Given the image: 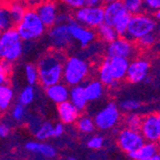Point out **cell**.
Returning a JSON list of instances; mask_svg holds the SVG:
<instances>
[{
    "mask_svg": "<svg viewBox=\"0 0 160 160\" xmlns=\"http://www.w3.org/2000/svg\"><path fill=\"white\" fill-rule=\"evenodd\" d=\"M67 59L64 51L51 49L43 54L38 62L39 83L46 88L62 82L63 66Z\"/></svg>",
    "mask_w": 160,
    "mask_h": 160,
    "instance_id": "obj_1",
    "label": "cell"
},
{
    "mask_svg": "<svg viewBox=\"0 0 160 160\" xmlns=\"http://www.w3.org/2000/svg\"><path fill=\"white\" fill-rule=\"evenodd\" d=\"M90 64L79 56H70L63 66V82L68 86L82 84L89 76Z\"/></svg>",
    "mask_w": 160,
    "mask_h": 160,
    "instance_id": "obj_2",
    "label": "cell"
},
{
    "mask_svg": "<svg viewBox=\"0 0 160 160\" xmlns=\"http://www.w3.org/2000/svg\"><path fill=\"white\" fill-rule=\"evenodd\" d=\"M22 39L16 28L0 33V60L13 62L23 53Z\"/></svg>",
    "mask_w": 160,
    "mask_h": 160,
    "instance_id": "obj_3",
    "label": "cell"
},
{
    "mask_svg": "<svg viewBox=\"0 0 160 160\" xmlns=\"http://www.w3.org/2000/svg\"><path fill=\"white\" fill-rule=\"evenodd\" d=\"M16 29L23 41H32L44 35L47 27L43 24L36 10H28Z\"/></svg>",
    "mask_w": 160,
    "mask_h": 160,
    "instance_id": "obj_4",
    "label": "cell"
},
{
    "mask_svg": "<svg viewBox=\"0 0 160 160\" xmlns=\"http://www.w3.org/2000/svg\"><path fill=\"white\" fill-rule=\"evenodd\" d=\"M156 29V20L149 12H140L130 17L126 38L136 42L142 37L153 33Z\"/></svg>",
    "mask_w": 160,
    "mask_h": 160,
    "instance_id": "obj_5",
    "label": "cell"
},
{
    "mask_svg": "<svg viewBox=\"0 0 160 160\" xmlns=\"http://www.w3.org/2000/svg\"><path fill=\"white\" fill-rule=\"evenodd\" d=\"M73 18L80 24L97 30V29L105 23V10L104 6H83L73 12Z\"/></svg>",
    "mask_w": 160,
    "mask_h": 160,
    "instance_id": "obj_6",
    "label": "cell"
},
{
    "mask_svg": "<svg viewBox=\"0 0 160 160\" xmlns=\"http://www.w3.org/2000/svg\"><path fill=\"white\" fill-rule=\"evenodd\" d=\"M96 128L100 130H108L113 128L121 119L120 108L113 102L108 103L104 108L96 113L94 116Z\"/></svg>",
    "mask_w": 160,
    "mask_h": 160,
    "instance_id": "obj_7",
    "label": "cell"
},
{
    "mask_svg": "<svg viewBox=\"0 0 160 160\" xmlns=\"http://www.w3.org/2000/svg\"><path fill=\"white\" fill-rule=\"evenodd\" d=\"M136 43L129 40L126 37H118L114 41L108 44L106 49V55L108 58H126L132 59L137 54Z\"/></svg>",
    "mask_w": 160,
    "mask_h": 160,
    "instance_id": "obj_8",
    "label": "cell"
},
{
    "mask_svg": "<svg viewBox=\"0 0 160 160\" xmlns=\"http://www.w3.org/2000/svg\"><path fill=\"white\" fill-rule=\"evenodd\" d=\"M48 39L52 49L65 51L73 43L74 39L72 38L68 24L58 23L48 32Z\"/></svg>",
    "mask_w": 160,
    "mask_h": 160,
    "instance_id": "obj_9",
    "label": "cell"
},
{
    "mask_svg": "<svg viewBox=\"0 0 160 160\" xmlns=\"http://www.w3.org/2000/svg\"><path fill=\"white\" fill-rule=\"evenodd\" d=\"M151 70V61L145 57H135L130 61L128 73L127 82L132 84L142 82L149 76Z\"/></svg>",
    "mask_w": 160,
    "mask_h": 160,
    "instance_id": "obj_10",
    "label": "cell"
},
{
    "mask_svg": "<svg viewBox=\"0 0 160 160\" xmlns=\"http://www.w3.org/2000/svg\"><path fill=\"white\" fill-rule=\"evenodd\" d=\"M117 143L123 152L129 153L143 146L146 143V140L140 130L125 128L120 130L117 135Z\"/></svg>",
    "mask_w": 160,
    "mask_h": 160,
    "instance_id": "obj_11",
    "label": "cell"
},
{
    "mask_svg": "<svg viewBox=\"0 0 160 160\" xmlns=\"http://www.w3.org/2000/svg\"><path fill=\"white\" fill-rule=\"evenodd\" d=\"M67 24L74 41H77L82 48L89 46L97 38V33L93 29L87 28L78 23L74 18Z\"/></svg>",
    "mask_w": 160,
    "mask_h": 160,
    "instance_id": "obj_12",
    "label": "cell"
},
{
    "mask_svg": "<svg viewBox=\"0 0 160 160\" xmlns=\"http://www.w3.org/2000/svg\"><path fill=\"white\" fill-rule=\"evenodd\" d=\"M140 132L146 141L158 143L160 141V121L158 114H149L143 117Z\"/></svg>",
    "mask_w": 160,
    "mask_h": 160,
    "instance_id": "obj_13",
    "label": "cell"
},
{
    "mask_svg": "<svg viewBox=\"0 0 160 160\" xmlns=\"http://www.w3.org/2000/svg\"><path fill=\"white\" fill-rule=\"evenodd\" d=\"M36 11L43 24L47 28H52L57 24L60 13L57 3L53 0H46V1L40 3L36 8Z\"/></svg>",
    "mask_w": 160,
    "mask_h": 160,
    "instance_id": "obj_14",
    "label": "cell"
},
{
    "mask_svg": "<svg viewBox=\"0 0 160 160\" xmlns=\"http://www.w3.org/2000/svg\"><path fill=\"white\" fill-rule=\"evenodd\" d=\"M57 112L61 122L64 125H71L76 123L81 115V111L70 101H66L58 105Z\"/></svg>",
    "mask_w": 160,
    "mask_h": 160,
    "instance_id": "obj_15",
    "label": "cell"
},
{
    "mask_svg": "<svg viewBox=\"0 0 160 160\" xmlns=\"http://www.w3.org/2000/svg\"><path fill=\"white\" fill-rule=\"evenodd\" d=\"M45 93L53 103L59 105L63 103V102L69 101L70 88L65 82H61L59 83L46 87Z\"/></svg>",
    "mask_w": 160,
    "mask_h": 160,
    "instance_id": "obj_16",
    "label": "cell"
},
{
    "mask_svg": "<svg viewBox=\"0 0 160 160\" xmlns=\"http://www.w3.org/2000/svg\"><path fill=\"white\" fill-rule=\"evenodd\" d=\"M104 10H105V23L112 26L121 17L128 13V11L125 8L122 0L105 4Z\"/></svg>",
    "mask_w": 160,
    "mask_h": 160,
    "instance_id": "obj_17",
    "label": "cell"
},
{
    "mask_svg": "<svg viewBox=\"0 0 160 160\" xmlns=\"http://www.w3.org/2000/svg\"><path fill=\"white\" fill-rule=\"evenodd\" d=\"M111 74L116 82L126 80L130 61L126 58H108Z\"/></svg>",
    "mask_w": 160,
    "mask_h": 160,
    "instance_id": "obj_18",
    "label": "cell"
},
{
    "mask_svg": "<svg viewBox=\"0 0 160 160\" xmlns=\"http://www.w3.org/2000/svg\"><path fill=\"white\" fill-rule=\"evenodd\" d=\"M24 147L28 152L38 153L47 158H53L57 154V151L52 145L41 141H29L25 144Z\"/></svg>",
    "mask_w": 160,
    "mask_h": 160,
    "instance_id": "obj_19",
    "label": "cell"
},
{
    "mask_svg": "<svg viewBox=\"0 0 160 160\" xmlns=\"http://www.w3.org/2000/svg\"><path fill=\"white\" fill-rule=\"evenodd\" d=\"M69 101L80 111H83L89 103L88 99H87L86 94H85L84 85L79 84L75 86H71Z\"/></svg>",
    "mask_w": 160,
    "mask_h": 160,
    "instance_id": "obj_20",
    "label": "cell"
},
{
    "mask_svg": "<svg viewBox=\"0 0 160 160\" xmlns=\"http://www.w3.org/2000/svg\"><path fill=\"white\" fill-rule=\"evenodd\" d=\"M98 80L107 87H115L119 83V82H116L111 74L110 67H109V60L107 57L104 61L101 62L98 68Z\"/></svg>",
    "mask_w": 160,
    "mask_h": 160,
    "instance_id": "obj_21",
    "label": "cell"
},
{
    "mask_svg": "<svg viewBox=\"0 0 160 160\" xmlns=\"http://www.w3.org/2000/svg\"><path fill=\"white\" fill-rule=\"evenodd\" d=\"M158 152H159L158 144L154 143V142L147 141L139 149H137L134 152H129L128 154L129 158H132V160H139V159H144V158L153 156L155 154H158Z\"/></svg>",
    "mask_w": 160,
    "mask_h": 160,
    "instance_id": "obj_22",
    "label": "cell"
},
{
    "mask_svg": "<svg viewBox=\"0 0 160 160\" xmlns=\"http://www.w3.org/2000/svg\"><path fill=\"white\" fill-rule=\"evenodd\" d=\"M84 89L88 102H95L103 97L105 93V85L99 80H92L84 85Z\"/></svg>",
    "mask_w": 160,
    "mask_h": 160,
    "instance_id": "obj_23",
    "label": "cell"
},
{
    "mask_svg": "<svg viewBox=\"0 0 160 160\" xmlns=\"http://www.w3.org/2000/svg\"><path fill=\"white\" fill-rule=\"evenodd\" d=\"M9 11L11 13V17L14 24H18L24 18L28 11L27 4L23 0H13V1L8 3Z\"/></svg>",
    "mask_w": 160,
    "mask_h": 160,
    "instance_id": "obj_24",
    "label": "cell"
},
{
    "mask_svg": "<svg viewBox=\"0 0 160 160\" xmlns=\"http://www.w3.org/2000/svg\"><path fill=\"white\" fill-rule=\"evenodd\" d=\"M96 33H97L98 38L103 42L107 43V44L114 41L119 37L117 35V33H116L114 27L112 25H109L107 23L102 24L96 30Z\"/></svg>",
    "mask_w": 160,
    "mask_h": 160,
    "instance_id": "obj_25",
    "label": "cell"
},
{
    "mask_svg": "<svg viewBox=\"0 0 160 160\" xmlns=\"http://www.w3.org/2000/svg\"><path fill=\"white\" fill-rule=\"evenodd\" d=\"M13 99V90L8 84H0V112L9 109Z\"/></svg>",
    "mask_w": 160,
    "mask_h": 160,
    "instance_id": "obj_26",
    "label": "cell"
},
{
    "mask_svg": "<svg viewBox=\"0 0 160 160\" xmlns=\"http://www.w3.org/2000/svg\"><path fill=\"white\" fill-rule=\"evenodd\" d=\"M13 21L9 11L8 3H0V33L13 28Z\"/></svg>",
    "mask_w": 160,
    "mask_h": 160,
    "instance_id": "obj_27",
    "label": "cell"
},
{
    "mask_svg": "<svg viewBox=\"0 0 160 160\" xmlns=\"http://www.w3.org/2000/svg\"><path fill=\"white\" fill-rule=\"evenodd\" d=\"M76 126L79 132L84 134L92 133L96 128L94 119L88 116H80V118L76 122Z\"/></svg>",
    "mask_w": 160,
    "mask_h": 160,
    "instance_id": "obj_28",
    "label": "cell"
},
{
    "mask_svg": "<svg viewBox=\"0 0 160 160\" xmlns=\"http://www.w3.org/2000/svg\"><path fill=\"white\" fill-rule=\"evenodd\" d=\"M35 136L38 141H45L54 137V126L50 122L42 123L35 132Z\"/></svg>",
    "mask_w": 160,
    "mask_h": 160,
    "instance_id": "obj_29",
    "label": "cell"
},
{
    "mask_svg": "<svg viewBox=\"0 0 160 160\" xmlns=\"http://www.w3.org/2000/svg\"><path fill=\"white\" fill-rule=\"evenodd\" d=\"M36 97V91L34 88V85H27L21 90L18 96V103L23 106H29L32 104Z\"/></svg>",
    "mask_w": 160,
    "mask_h": 160,
    "instance_id": "obj_30",
    "label": "cell"
},
{
    "mask_svg": "<svg viewBox=\"0 0 160 160\" xmlns=\"http://www.w3.org/2000/svg\"><path fill=\"white\" fill-rule=\"evenodd\" d=\"M122 2L130 14H137L145 12L144 0H122Z\"/></svg>",
    "mask_w": 160,
    "mask_h": 160,
    "instance_id": "obj_31",
    "label": "cell"
},
{
    "mask_svg": "<svg viewBox=\"0 0 160 160\" xmlns=\"http://www.w3.org/2000/svg\"><path fill=\"white\" fill-rule=\"evenodd\" d=\"M130 17H132V14L128 12V13L124 14L123 17H121L113 24L115 31L119 37H126L127 32H128V24H129V20H130Z\"/></svg>",
    "mask_w": 160,
    "mask_h": 160,
    "instance_id": "obj_32",
    "label": "cell"
},
{
    "mask_svg": "<svg viewBox=\"0 0 160 160\" xmlns=\"http://www.w3.org/2000/svg\"><path fill=\"white\" fill-rule=\"evenodd\" d=\"M25 77L28 84L35 85L39 82V74L38 66L33 63H28L25 65Z\"/></svg>",
    "mask_w": 160,
    "mask_h": 160,
    "instance_id": "obj_33",
    "label": "cell"
},
{
    "mask_svg": "<svg viewBox=\"0 0 160 160\" xmlns=\"http://www.w3.org/2000/svg\"><path fill=\"white\" fill-rule=\"evenodd\" d=\"M142 121H143V117L141 115L130 112L125 117L124 123L126 125V128L135 129V130H140Z\"/></svg>",
    "mask_w": 160,
    "mask_h": 160,
    "instance_id": "obj_34",
    "label": "cell"
},
{
    "mask_svg": "<svg viewBox=\"0 0 160 160\" xmlns=\"http://www.w3.org/2000/svg\"><path fill=\"white\" fill-rule=\"evenodd\" d=\"M118 107L120 110L130 113V112H133L141 108V103L138 100H135V99H125L122 102H120Z\"/></svg>",
    "mask_w": 160,
    "mask_h": 160,
    "instance_id": "obj_35",
    "label": "cell"
},
{
    "mask_svg": "<svg viewBox=\"0 0 160 160\" xmlns=\"http://www.w3.org/2000/svg\"><path fill=\"white\" fill-rule=\"evenodd\" d=\"M156 40H157V37L154 35V33H151V34H148L146 36L142 37L135 43L139 49L146 50V49L152 48L156 43Z\"/></svg>",
    "mask_w": 160,
    "mask_h": 160,
    "instance_id": "obj_36",
    "label": "cell"
},
{
    "mask_svg": "<svg viewBox=\"0 0 160 160\" xmlns=\"http://www.w3.org/2000/svg\"><path fill=\"white\" fill-rule=\"evenodd\" d=\"M12 71V62L0 60V84H7Z\"/></svg>",
    "mask_w": 160,
    "mask_h": 160,
    "instance_id": "obj_37",
    "label": "cell"
},
{
    "mask_svg": "<svg viewBox=\"0 0 160 160\" xmlns=\"http://www.w3.org/2000/svg\"><path fill=\"white\" fill-rule=\"evenodd\" d=\"M26 116V108H25V106L21 105V104H17L12 108V117L18 121V122H21L22 120H24Z\"/></svg>",
    "mask_w": 160,
    "mask_h": 160,
    "instance_id": "obj_38",
    "label": "cell"
},
{
    "mask_svg": "<svg viewBox=\"0 0 160 160\" xmlns=\"http://www.w3.org/2000/svg\"><path fill=\"white\" fill-rule=\"evenodd\" d=\"M104 143H105V139L103 136L95 135L87 141L86 146H87V148L91 149V150H100L103 148Z\"/></svg>",
    "mask_w": 160,
    "mask_h": 160,
    "instance_id": "obj_39",
    "label": "cell"
},
{
    "mask_svg": "<svg viewBox=\"0 0 160 160\" xmlns=\"http://www.w3.org/2000/svg\"><path fill=\"white\" fill-rule=\"evenodd\" d=\"M61 1L65 6L74 11L85 6V0H61Z\"/></svg>",
    "mask_w": 160,
    "mask_h": 160,
    "instance_id": "obj_40",
    "label": "cell"
},
{
    "mask_svg": "<svg viewBox=\"0 0 160 160\" xmlns=\"http://www.w3.org/2000/svg\"><path fill=\"white\" fill-rule=\"evenodd\" d=\"M145 10L149 12H155L160 9V0H144Z\"/></svg>",
    "mask_w": 160,
    "mask_h": 160,
    "instance_id": "obj_41",
    "label": "cell"
},
{
    "mask_svg": "<svg viewBox=\"0 0 160 160\" xmlns=\"http://www.w3.org/2000/svg\"><path fill=\"white\" fill-rule=\"evenodd\" d=\"M64 124L58 123L54 126V137H61L64 132Z\"/></svg>",
    "mask_w": 160,
    "mask_h": 160,
    "instance_id": "obj_42",
    "label": "cell"
},
{
    "mask_svg": "<svg viewBox=\"0 0 160 160\" xmlns=\"http://www.w3.org/2000/svg\"><path fill=\"white\" fill-rule=\"evenodd\" d=\"M11 128L9 126L5 124H0V138H4L7 137L10 134Z\"/></svg>",
    "mask_w": 160,
    "mask_h": 160,
    "instance_id": "obj_43",
    "label": "cell"
},
{
    "mask_svg": "<svg viewBox=\"0 0 160 160\" xmlns=\"http://www.w3.org/2000/svg\"><path fill=\"white\" fill-rule=\"evenodd\" d=\"M103 0H85V5L90 7H96V6H102Z\"/></svg>",
    "mask_w": 160,
    "mask_h": 160,
    "instance_id": "obj_44",
    "label": "cell"
},
{
    "mask_svg": "<svg viewBox=\"0 0 160 160\" xmlns=\"http://www.w3.org/2000/svg\"><path fill=\"white\" fill-rule=\"evenodd\" d=\"M139 160H160V156L159 154H155L153 156L148 157V158H144V159H139Z\"/></svg>",
    "mask_w": 160,
    "mask_h": 160,
    "instance_id": "obj_45",
    "label": "cell"
},
{
    "mask_svg": "<svg viewBox=\"0 0 160 160\" xmlns=\"http://www.w3.org/2000/svg\"><path fill=\"white\" fill-rule=\"evenodd\" d=\"M154 18L157 20H160V9L154 12Z\"/></svg>",
    "mask_w": 160,
    "mask_h": 160,
    "instance_id": "obj_46",
    "label": "cell"
},
{
    "mask_svg": "<svg viewBox=\"0 0 160 160\" xmlns=\"http://www.w3.org/2000/svg\"><path fill=\"white\" fill-rule=\"evenodd\" d=\"M115 1H120V0H103V3L108 4V3H111V2H115Z\"/></svg>",
    "mask_w": 160,
    "mask_h": 160,
    "instance_id": "obj_47",
    "label": "cell"
},
{
    "mask_svg": "<svg viewBox=\"0 0 160 160\" xmlns=\"http://www.w3.org/2000/svg\"><path fill=\"white\" fill-rule=\"evenodd\" d=\"M68 160H78L76 157H73V156H70V157H68Z\"/></svg>",
    "mask_w": 160,
    "mask_h": 160,
    "instance_id": "obj_48",
    "label": "cell"
},
{
    "mask_svg": "<svg viewBox=\"0 0 160 160\" xmlns=\"http://www.w3.org/2000/svg\"><path fill=\"white\" fill-rule=\"evenodd\" d=\"M158 117H159V121H160V112L158 113Z\"/></svg>",
    "mask_w": 160,
    "mask_h": 160,
    "instance_id": "obj_49",
    "label": "cell"
},
{
    "mask_svg": "<svg viewBox=\"0 0 160 160\" xmlns=\"http://www.w3.org/2000/svg\"><path fill=\"white\" fill-rule=\"evenodd\" d=\"M158 154H159V156H160V152H158Z\"/></svg>",
    "mask_w": 160,
    "mask_h": 160,
    "instance_id": "obj_50",
    "label": "cell"
}]
</instances>
